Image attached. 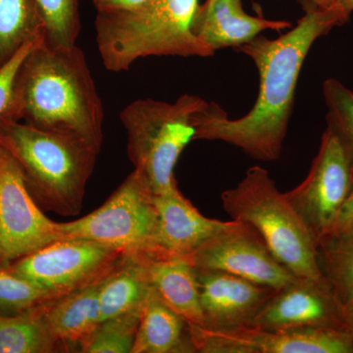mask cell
<instances>
[{"label":"cell","mask_w":353,"mask_h":353,"mask_svg":"<svg viewBox=\"0 0 353 353\" xmlns=\"http://www.w3.org/2000/svg\"><path fill=\"white\" fill-rule=\"evenodd\" d=\"M102 281L39 306L46 328L66 352H79L80 343L101 322L99 292Z\"/></svg>","instance_id":"e0dca14e"},{"label":"cell","mask_w":353,"mask_h":353,"mask_svg":"<svg viewBox=\"0 0 353 353\" xmlns=\"http://www.w3.org/2000/svg\"><path fill=\"white\" fill-rule=\"evenodd\" d=\"M43 38L20 64L3 120L70 134L101 152L103 104L85 53L78 44L51 48Z\"/></svg>","instance_id":"7a4b0ae2"},{"label":"cell","mask_w":353,"mask_h":353,"mask_svg":"<svg viewBox=\"0 0 353 353\" xmlns=\"http://www.w3.org/2000/svg\"><path fill=\"white\" fill-rule=\"evenodd\" d=\"M157 212L154 194L134 170L92 213L67 223H57L61 239L95 241L127 254L154 257Z\"/></svg>","instance_id":"52a82bcc"},{"label":"cell","mask_w":353,"mask_h":353,"mask_svg":"<svg viewBox=\"0 0 353 353\" xmlns=\"http://www.w3.org/2000/svg\"><path fill=\"white\" fill-rule=\"evenodd\" d=\"M323 95L328 109L327 128L338 137L353 162V90L331 78L323 83Z\"/></svg>","instance_id":"4316f807"},{"label":"cell","mask_w":353,"mask_h":353,"mask_svg":"<svg viewBox=\"0 0 353 353\" xmlns=\"http://www.w3.org/2000/svg\"><path fill=\"white\" fill-rule=\"evenodd\" d=\"M58 240L57 222L46 217L19 165L0 146V265L6 267Z\"/></svg>","instance_id":"30bf717a"},{"label":"cell","mask_w":353,"mask_h":353,"mask_svg":"<svg viewBox=\"0 0 353 353\" xmlns=\"http://www.w3.org/2000/svg\"><path fill=\"white\" fill-rule=\"evenodd\" d=\"M57 297L50 290L15 275L0 265V314L28 312Z\"/></svg>","instance_id":"484cf974"},{"label":"cell","mask_w":353,"mask_h":353,"mask_svg":"<svg viewBox=\"0 0 353 353\" xmlns=\"http://www.w3.org/2000/svg\"><path fill=\"white\" fill-rule=\"evenodd\" d=\"M317 263L343 303L353 299V229L325 234L317 241Z\"/></svg>","instance_id":"603a6c76"},{"label":"cell","mask_w":353,"mask_h":353,"mask_svg":"<svg viewBox=\"0 0 353 353\" xmlns=\"http://www.w3.org/2000/svg\"><path fill=\"white\" fill-rule=\"evenodd\" d=\"M146 0H92L97 12L126 10L143 3Z\"/></svg>","instance_id":"f546056e"},{"label":"cell","mask_w":353,"mask_h":353,"mask_svg":"<svg viewBox=\"0 0 353 353\" xmlns=\"http://www.w3.org/2000/svg\"><path fill=\"white\" fill-rule=\"evenodd\" d=\"M347 229H353V174L350 192H348L347 199L343 201V205L339 211V214L336 216L331 232Z\"/></svg>","instance_id":"f1b7e54d"},{"label":"cell","mask_w":353,"mask_h":353,"mask_svg":"<svg viewBox=\"0 0 353 353\" xmlns=\"http://www.w3.org/2000/svg\"><path fill=\"white\" fill-rule=\"evenodd\" d=\"M143 309L102 320L80 343L79 352L132 353Z\"/></svg>","instance_id":"cb8c5ba5"},{"label":"cell","mask_w":353,"mask_h":353,"mask_svg":"<svg viewBox=\"0 0 353 353\" xmlns=\"http://www.w3.org/2000/svg\"><path fill=\"white\" fill-rule=\"evenodd\" d=\"M208 102L183 94L173 103L137 99L120 113L127 132V152L134 170L154 194L178 187L175 167L185 148L196 141V114Z\"/></svg>","instance_id":"8992f818"},{"label":"cell","mask_w":353,"mask_h":353,"mask_svg":"<svg viewBox=\"0 0 353 353\" xmlns=\"http://www.w3.org/2000/svg\"><path fill=\"white\" fill-rule=\"evenodd\" d=\"M287 21L269 20L245 12L241 0H206L199 4L192 31L211 50L241 48L267 30L284 31Z\"/></svg>","instance_id":"2e32d148"},{"label":"cell","mask_w":353,"mask_h":353,"mask_svg":"<svg viewBox=\"0 0 353 353\" xmlns=\"http://www.w3.org/2000/svg\"><path fill=\"white\" fill-rule=\"evenodd\" d=\"M343 316L345 327L353 334V299L343 303Z\"/></svg>","instance_id":"4dcf8cb0"},{"label":"cell","mask_w":353,"mask_h":353,"mask_svg":"<svg viewBox=\"0 0 353 353\" xmlns=\"http://www.w3.org/2000/svg\"><path fill=\"white\" fill-rule=\"evenodd\" d=\"M152 290L146 257L124 255L99 288L101 321L145 307Z\"/></svg>","instance_id":"d6986e66"},{"label":"cell","mask_w":353,"mask_h":353,"mask_svg":"<svg viewBox=\"0 0 353 353\" xmlns=\"http://www.w3.org/2000/svg\"><path fill=\"white\" fill-rule=\"evenodd\" d=\"M41 36L43 22L36 0H0V68Z\"/></svg>","instance_id":"44dd1931"},{"label":"cell","mask_w":353,"mask_h":353,"mask_svg":"<svg viewBox=\"0 0 353 353\" xmlns=\"http://www.w3.org/2000/svg\"><path fill=\"white\" fill-rule=\"evenodd\" d=\"M43 36L30 41L8 62L0 68V121L6 118L7 111L12 101L14 82L16 74L26 55L34 48Z\"/></svg>","instance_id":"83f0119b"},{"label":"cell","mask_w":353,"mask_h":353,"mask_svg":"<svg viewBox=\"0 0 353 353\" xmlns=\"http://www.w3.org/2000/svg\"><path fill=\"white\" fill-rule=\"evenodd\" d=\"M126 254L95 241L61 239L6 267L59 297L101 282Z\"/></svg>","instance_id":"ba28073f"},{"label":"cell","mask_w":353,"mask_h":353,"mask_svg":"<svg viewBox=\"0 0 353 353\" xmlns=\"http://www.w3.org/2000/svg\"><path fill=\"white\" fill-rule=\"evenodd\" d=\"M343 307V303L326 279L299 278L276 290L252 327L269 332L301 328L347 330Z\"/></svg>","instance_id":"4fadbf2b"},{"label":"cell","mask_w":353,"mask_h":353,"mask_svg":"<svg viewBox=\"0 0 353 353\" xmlns=\"http://www.w3.org/2000/svg\"><path fill=\"white\" fill-rule=\"evenodd\" d=\"M157 226L154 257L188 256L232 226L234 220L210 219L199 212L179 188L154 194Z\"/></svg>","instance_id":"9a60e30c"},{"label":"cell","mask_w":353,"mask_h":353,"mask_svg":"<svg viewBox=\"0 0 353 353\" xmlns=\"http://www.w3.org/2000/svg\"><path fill=\"white\" fill-rule=\"evenodd\" d=\"M221 199L232 220L252 227L273 256L296 277L323 278L315 236L266 169L250 167L236 187L223 192Z\"/></svg>","instance_id":"5b68a950"},{"label":"cell","mask_w":353,"mask_h":353,"mask_svg":"<svg viewBox=\"0 0 353 353\" xmlns=\"http://www.w3.org/2000/svg\"><path fill=\"white\" fill-rule=\"evenodd\" d=\"M0 146L19 165L39 208L76 216L99 152L83 139L43 131L19 122L0 121Z\"/></svg>","instance_id":"3957f363"},{"label":"cell","mask_w":353,"mask_h":353,"mask_svg":"<svg viewBox=\"0 0 353 353\" xmlns=\"http://www.w3.org/2000/svg\"><path fill=\"white\" fill-rule=\"evenodd\" d=\"M43 22L44 43L51 48L76 46L80 36V0H36Z\"/></svg>","instance_id":"d4e9b609"},{"label":"cell","mask_w":353,"mask_h":353,"mask_svg":"<svg viewBox=\"0 0 353 353\" xmlns=\"http://www.w3.org/2000/svg\"><path fill=\"white\" fill-rule=\"evenodd\" d=\"M310 1L320 7H330L334 3V0H310Z\"/></svg>","instance_id":"d6a6232c"},{"label":"cell","mask_w":353,"mask_h":353,"mask_svg":"<svg viewBox=\"0 0 353 353\" xmlns=\"http://www.w3.org/2000/svg\"><path fill=\"white\" fill-rule=\"evenodd\" d=\"M352 174V158L338 137L327 128L308 175L294 189L285 192L316 241L333 229L350 192Z\"/></svg>","instance_id":"9c48e42d"},{"label":"cell","mask_w":353,"mask_h":353,"mask_svg":"<svg viewBox=\"0 0 353 353\" xmlns=\"http://www.w3.org/2000/svg\"><path fill=\"white\" fill-rule=\"evenodd\" d=\"M194 352L201 353H353L347 330L301 328L269 332L246 327L210 330L189 325Z\"/></svg>","instance_id":"8fae6325"},{"label":"cell","mask_w":353,"mask_h":353,"mask_svg":"<svg viewBox=\"0 0 353 353\" xmlns=\"http://www.w3.org/2000/svg\"><path fill=\"white\" fill-rule=\"evenodd\" d=\"M305 14L296 25L279 38L259 36L238 50L254 62L259 75V92L254 105L239 119L214 102L196 114V141H221L260 161L279 159L289 128L294 94L304 61L318 39L348 16L334 3L320 7L307 0Z\"/></svg>","instance_id":"6da1fadb"},{"label":"cell","mask_w":353,"mask_h":353,"mask_svg":"<svg viewBox=\"0 0 353 353\" xmlns=\"http://www.w3.org/2000/svg\"><path fill=\"white\" fill-rule=\"evenodd\" d=\"M66 352L44 324L39 307L20 314H0V353Z\"/></svg>","instance_id":"7402d4cb"},{"label":"cell","mask_w":353,"mask_h":353,"mask_svg":"<svg viewBox=\"0 0 353 353\" xmlns=\"http://www.w3.org/2000/svg\"><path fill=\"white\" fill-rule=\"evenodd\" d=\"M188 257L196 270L226 272L276 290L299 279L273 256L252 227L238 220Z\"/></svg>","instance_id":"7c38bea8"},{"label":"cell","mask_w":353,"mask_h":353,"mask_svg":"<svg viewBox=\"0 0 353 353\" xmlns=\"http://www.w3.org/2000/svg\"><path fill=\"white\" fill-rule=\"evenodd\" d=\"M199 0H146L126 10L97 12V50L108 71H128L150 57H212L192 31Z\"/></svg>","instance_id":"277c9868"},{"label":"cell","mask_w":353,"mask_h":353,"mask_svg":"<svg viewBox=\"0 0 353 353\" xmlns=\"http://www.w3.org/2000/svg\"><path fill=\"white\" fill-rule=\"evenodd\" d=\"M203 324L210 330L252 327L276 290L226 272L196 270Z\"/></svg>","instance_id":"5bb4252c"},{"label":"cell","mask_w":353,"mask_h":353,"mask_svg":"<svg viewBox=\"0 0 353 353\" xmlns=\"http://www.w3.org/2000/svg\"><path fill=\"white\" fill-rule=\"evenodd\" d=\"M148 260L153 290L167 306L189 325L202 326L196 269L188 256L155 257Z\"/></svg>","instance_id":"ac0fdd59"},{"label":"cell","mask_w":353,"mask_h":353,"mask_svg":"<svg viewBox=\"0 0 353 353\" xmlns=\"http://www.w3.org/2000/svg\"><path fill=\"white\" fill-rule=\"evenodd\" d=\"M334 3L340 7L348 17L353 12V0H334Z\"/></svg>","instance_id":"1f68e13d"},{"label":"cell","mask_w":353,"mask_h":353,"mask_svg":"<svg viewBox=\"0 0 353 353\" xmlns=\"http://www.w3.org/2000/svg\"><path fill=\"white\" fill-rule=\"evenodd\" d=\"M196 352L189 324L152 290L146 301L132 353Z\"/></svg>","instance_id":"ffe728a7"}]
</instances>
